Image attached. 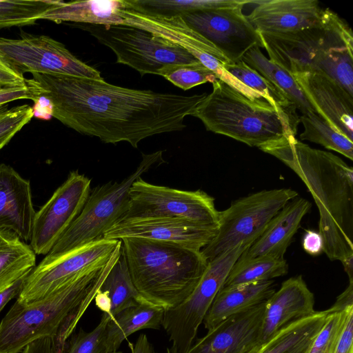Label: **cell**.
<instances>
[{"label": "cell", "mask_w": 353, "mask_h": 353, "mask_svg": "<svg viewBox=\"0 0 353 353\" xmlns=\"http://www.w3.org/2000/svg\"><path fill=\"white\" fill-rule=\"evenodd\" d=\"M35 212L30 181L1 163L0 231H10L23 241H30Z\"/></svg>", "instance_id": "obj_21"}, {"label": "cell", "mask_w": 353, "mask_h": 353, "mask_svg": "<svg viewBox=\"0 0 353 353\" xmlns=\"http://www.w3.org/2000/svg\"><path fill=\"white\" fill-rule=\"evenodd\" d=\"M128 345L131 353H158L145 334H141L135 343Z\"/></svg>", "instance_id": "obj_47"}, {"label": "cell", "mask_w": 353, "mask_h": 353, "mask_svg": "<svg viewBox=\"0 0 353 353\" xmlns=\"http://www.w3.org/2000/svg\"><path fill=\"white\" fill-rule=\"evenodd\" d=\"M300 122L304 127L301 140L320 144L353 160V141L335 130L322 117L307 112L300 117Z\"/></svg>", "instance_id": "obj_33"}, {"label": "cell", "mask_w": 353, "mask_h": 353, "mask_svg": "<svg viewBox=\"0 0 353 353\" xmlns=\"http://www.w3.org/2000/svg\"><path fill=\"white\" fill-rule=\"evenodd\" d=\"M292 77L316 112L353 141V97L321 72L296 73Z\"/></svg>", "instance_id": "obj_18"}, {"label": "cell", "mask_w": 353, "mask_h": 353, "mask_svg": "<svg viewBox=\"0 0 353 353\" xmlns=\"http://www.w3.org/2000/svg\"><path fill=\"white\" fill-rule=\"evenodd\" d=\"M24 75L12 68L0 56V86L25 85Z\"/></svg>", "instance_id": "obj_42"}, {"label": "cell", "mask_w": 353, "mask_h": 353, "mask_svg": "<svg viewBox=\"0 0 353 353\" xmlns=\"http://www.w3.org/2000/svg\"><path fill=\"white\" fill-rule=\"evenodd\" d=\"M8 110V109L7 105L0 106V116L2 115L4 112H6Z\"/></svg>", "instance_id": "obj_52"}, {"label": "cell", "mask_w": 353, "mask_h": 353, "mask_svg": "<svg viewBox=\"0 0 353 353\" xmlns=\"http://www.w3.org/2000/svg\"><path fill=\"white\" fill-rule=\"evenodd\" d=\"M255 5L246 16L258 32H294L323 23L327 9L316 0L252 1Z\"/></svg>", "instance_id": "obj_20"}, {"label": "cell", "mask_w": 353, "mask_h": 353, "mask_svg": "<svg viewBox=\"0 0 353 353\" xmlns=\"http://www.w3.org/2000/svg\"><path fill=\"white\" fill-rule=\"evenodd\" d=\"M27 276L28 275L19 279L9 288L0 291V312L10 301L17 296L18 297L23 287Z\"/></svg>", "instance_id": "obj_45"}, {"label": "cell", "mask_w": 353, "mask_h": 353, "mask_svg": "<svg viewBox=\"0 0 353 353\" xmlns=\"http://www.w3.org/2000/svg\"><path fill=\"white\" fill-rule=\"evenodd\" d=\"M265 302L228 317L197 339L188 353H248L262 344Z\"/></svg>", "instance_id": "obj_17"}, {"label": "cell", "mask_w": 353, "mask_h": 353, "mask_svg": "<svg viewBox=\"0 0 353 353\" xmlns=\"http://www.w3.org/2000/svg\"><path fill=\"white\" fill-rule=\"evenodd\" d=\"M224 68L271 105L285 110L296 111V106L281 91L243 61L235 63H226Z\"/></svg>", "instance_id": "obj_34"}, {"label": "cell", "mask_w": 353, "mask_h": 353, "mask_svg": "<svg viewBox=\"0 0 353 353\" xmlns=\"http://www.w3.org/2000/svg\"><path fill=\"white\" fill-rule=\"evenodd\" d=\"M28 353H29V347H28Z\"/></svg>", "instance_id": "obj_56"}, {"label": "cell", "mask_w": 353, "mask_h": 353, "mask_svg": "<svg viewBox=\"0 0 353 353\" xmlns=\"http://www.w3.org/2000/svg\"><path fill=\"white\" fill-rule=\"evenodd\" d=\"M289 167L305 183L319 212V232L330 261L353 256V169L332 152L285 136L259 148Z\"/></svg>", "instance_id": "obj_2"}, {"label": "cell", "mask_w": 353, "mask_h": 353, "mask_svg": "<svg viewBox=\"0 0 353 353\" xmlns=\"http://www.w3.org/2000/svg\"><path fill=\"white\" fill-rule=\"evenodd\" d=\"M164 310L146 302L123 310L108 321L105 345L108 352L119 350L121 343L132 334L143 329H159Z\"/></svg>", "instance_id": "obj_27"}, {"label": "cell", "mask_w": 353, "mask_h": 353, "mask_svg": "<svg viewBox=\"0 0 353 353\" xmlns=\"http://www.w3.org/2000/svg\"><path fill=\"white\" fill-rule=\"evenodd\" d=\"M0 87H1V86H0Z\"/></svg>", "instance_id": "obj_57"}, {"label": "cell", "mask_w": 353, "mask_h": 353, "mask_svg": "<svg viewBox=\"0 0 353 353\" xmlns=\"http://www.w3.org/2000/svg\"><path fill=\"white\" fill-rule=\"evenodd\" d=\"M217 228L175 218L122 219L108 230L103 239L141 238L178 244L200 250L214 238Z\"/></svg>", "instance_id": "obj_16"}, {"label": "cell", "mask_w": 353, "mask_h": 353, "mask_svg": "<svg viewBox=\"0 0 353 353\" xmlns=\"http://www.w3.org/2000/svg\"><path fill=\"white\" fill-rule=\"evenodd\" d=\"M212 88L192 114L207 130L257 148L296 135L300 122L296 111L275 107L265 99H251L219 79Z\"/></svg>", "instance_id": "obj_6"}, {"label": "cell", "mask_w": 353, "mask_h": 353, "mask_svg": "<svg viewBox=\"0 0 353 353\" xmlns=\"http://www.w3.org/2000/svg\"><path fill=\"white\" fill-rule=\"evenodd\" d=\"M59 0L0 1V28L33 25Z\"/></svg>", "instance_id": "obj_35"}, {"label": "cell", "mask_w": 353, "mask_h": 353, "mask_svg": "<svg viewBox=\"0 0 353 353\" xmlns=\"http://www.w3.org/2000/svg\"><path fill=\"white\" fill-rule=\"evenodd\" d=\"M328 310L292 321L262 343L259 353H307L323 326Z\"/></svg>", "instance_id": "obj_26"}, {"label": "cell", "mask_w": 353, "mask_h": 353, "mask_svg": "<svg viewBox=\"0 0 353 353\" xmlns=\"http://www.w3.org/2000/svg\"><path fill=\"white\" fill-rule=\"evenodd\" d=\"M32 117V107L28 104L13 107L1 115L0 145H7Z\"/></svg>", "instance_id": "obj_39"}, {"label": "cell", "mask_w": 353, "mask_h": 353, "mask_svg": "<svg viewBox=\"0 0 353 353\" xmlns=\"http://www.w3.org/2000/svg\"><path fill=\"white\" fill-rule=\"evenodd\" d=\"M0 56L22 74H55L103 80L100 72L77 58L62 43L46 35L21 32L18 39L0 37Z\"/></svg>", "instance_id": "obj_12"}, {"label": "cell", "mask_w": 353, "mask_h": 353, "mask_svg": "<svg viewBox=\"0 0 353 353\" xmlns=\"http://www.w3.org/2000/svg\"><path fill=\"white\" fill-rule=\"evenodd\" d=\"M275 291L272 280L221 288L204 317L205 328L210 330L228 317L267 301Z\"/></svg>", "instance_id": "obj_24"}, {"label": "cell", "mask_w": 353, "mask_h": 353, "mask_svg": "<svg viewBox=\"0 0 353 353\" xmlns=\"http://www.w3.org/2000/svg\"><path fill=\"white\" fill-rule=\"evenodd\" d=\"M100 290L106 292L110 299V317L111 319L126 307L138 303L145 302L132 282L122 250L119 258L110 270Z\"/></svg>", "instance_id": "obj_30"}, {"label": "cell", "mask_w": 353, "mask_h": 353, "mask_svg": "<svg viewBox=\"0 0 353 353\" xmlns=\"http://www.w3.org/2000/svg\"><path fill=\"white\" fill-rule=\"evenodd\" d=\"M243 7L196 11L181 17L211 42L230 63H235L252 48H262L259 34L243 13Z\"/></svg>", "instance_id": "obj_15"}, {"label": "cell", "mask_w": 353, "mask_h": 353, "mask_svg": "<svg viewBox=\"0 0 353 353\" xmlns=\"http://www.w3.org/2000/svg\"><path fill=\"white\" fill-rule=\"evenodd\" d=\"M166 353H175V352L170 348H167Z\"/></svg>", "instance_id": "obj_53"}, {"label": "cell", "mask_w": 353, "mask_h": 353, "mask_svg": "<svg viewBox=\"0 0 353 353\" xmlns=\"http://www.w3.org/2000/svg\"><path fill=\"white\" fill-rule=\"evenodd\" d=\"M253 242L241 243L208 263L199 283L180 304L164 310L161 326L175 353H188L205 316L233 265Z\"/></svg>", "instance_id": "obj_9"}, {"label": "cell", "mask_w": 353, "mask_h": 353, "mask_svg": "<svg viewBox=\"0 0 353 353\" xmlns=\"http://www.w3.org/2000/svg\"><path fill=\"white\" fill-rule=\"evenodd\" d=\"M121 250L142 299L168 310L185 301L201 279L208 261L201 251L141 238H123Z\"/></svg>", "instance_id": "obj_4"}, {"label": "cell", "mask_w": 353, "mask_h": 353, "mask_svg": "<svg viewBox=\"0 0 353 353\" xmlns=\"http://www.w3.org/2000/svg\"><path fill=\"white\" fill-rule=\"evenodd\" d=\"M167 217L218 228L219 211L205 192L182 190L137 179L129 192V206L122 219ZM121 219V220H122Z\"/></svg>", "instance_id": "obj_11"}, {"label": "cell", "mask_w": 353, "mask_h": 353, "mask_svg": "<svg viewBox=\"0 0 353 353\" xmlns=\"http://www.w3.org/2000/svg\"><path fill=\"white\" fill-rule=\"evenodd\" d=\"M36 266V254L14 233L0 231V291L28 275Z\"/></svg>", "instance_id": "obj_28"}, {"label": "cell", "mask_w": 353, "mask_h": 353, "mask_svg": "<svg viewBox=\"0 0 353 353\" xmlns=\"http://www.w3.org/2000/svg\"><path fill=\"white\" fill-rule=\"evenodd\" d=\"M341 262L347 274L349 282H353V256H348Z\"/></svg>", "instance_id": "obj_50"}, {"label": "cell", "mask_w": 353, "mask_h": 353, "mask_svg": "<svg viewBox=\"0 0 353 353\" xmlns=\"http://www.w3.org/2000/svg\"><path fill=\"white\" fill-rule=\"evenodd\" d=\"M157 74L183 90L205 83L212 84L219 80L216 74L201 62L167 65L159 69Z\"/></svg>", "instance_id": "obj_36"}, {"label": "cell", "mask_w": 353, "mask_h": 353, "mask_svg": "<svg viewBox=\"0 0 353 353\" xmlns=\"http://www.w3.org/2000/svg\"><path fill=\"white\" fill-rule=\"evenodd\" d=\"M261 345H259L258 346L255 347L254 348H253L252 350H250L249 352L248 353H259V350H260V348L261 347Z\"/></svg>", "instance_id": "obj_51"}, {"label": "cell", "mask_w": 353, "mask_h": 353, "mask_svg": "<svg viewBox=\"0 0 353 353\" xmlns=\"http://www.w3.org/2000/svg\"><path fill=\"white\" fill-rule=\"evenodd\" d=\"M30 353H52V343L49 341H41L34 344ZM107 353H123L121 351L108 352Z\"/></svg>", "instance_id": "obj_49"}, {"label": "cell", "mask_w": 353, "mask_h": 353, "mask_svg": "<svg viewBox=\"0 0 353 353\" xmlns=\"http://www.w3.org/2000/svg\"><path fill=\"white\" fill-rule=\"evenodd\" d=\"M19 99H29L34 102V97L26 84L25 85L0 87V106Z\"/></svg>", "instance_id": "obj_41"}, {"label": "cell", "mask_w": 353, "mask_h": 353, "mask_svg": "<svg viewBox=\"0 0 353 353\" xmlns=\"http://www.w3.org/2000/svg\"><path fill=\"white\" fill-rule=\"evenodd\" d=\"M101 44L111 49L117 63L130 66L139 72L157 74L170 64L200 62L181 47L148 31L125 25L83 24Z\"/></svg>", "instance_id": "obj_10"}, {"label": "cell", "mask_w": 353, "mask_h": 353, "mask_svg": "<svg viewBox=\"0 0 353 353\" xmlns=\"http://www.w3.org/2000/svg\"><path fill=\"white\" fill-rule=\"evenodd\" d=\"M121 252V243L110 255L49 295L25 305L16 300L0 321V353H21L37 340L54 337L72 309L101 288Z\"/></svg>", "instance_id": "obj_5"}, {"label": "cell", "mask_w": 353, "mask_h": 353, "mask_svg": "<svg viewBox=\"0 0 353 353\" xmlns=\"http://www.w3.org/2000/svg\"><path fill=\"white\" fill-rule=\"evenodd\" d=\"M94 301L98 309L103 312V314L110 315L111 301L106 292L99 289L94 296Z\"/></svg>", "instance_id": "obj_48"}, {"label": "cell", "mask_w": 353, "mask_h": 353, "mask_svg": "<svg viewBox=\"0 0 353 353\" xmlns=\"http://www.w3.org/2000/svg\"><path fill=\"white\" fill-rule=\"evenodd\" d=\"M353 305V282H349L346 289L337 297L335 303L329 309L341 311Z\"/></svg>", "instance_id": "obj_46"}, {"label": "cell", "mask_w": 353, "mask_h": 353, "mask_svg": "<svg viewBox=\"0 0 353 353\" xmlns=\"http://www.w3.org/2000/svg\"><path fill=\"white\" fill-rule=\"evenodd\" d=\"M297 195L289 188L263 190L234 201L219 211L216 234L201 253L209 261L241 243L254 242L271 219Z\"/></svg>", "instance_id": "obj_8"}, {"label": "cell", "mask_w": 353, "mask_h": 353, "mask_svg": "<svg viewBox=\"0 0 353 353\" xmlns=\"http://www.w3.org/2000/svg\"><path fill=\"white\" fill-rule=\"evenodd\" d=\"M21 353H28V345Z\"/></svg>", "instance_id": "obj_54"}, {"label": "cell", "mask_w": 353, "mask_h": 353, "mask_svg": "<svg viewBox=\"0 0 353 353\" xmlns=\"http://www.w3.org/2000/svg\"><path fill=\"white\" fill-rule=\"evenodd\" d=\"M91 179L78 170L35 212L30 246L36 254H48L81 212L91 190Z\"/></svg>", "instance_id": "obj_13"}, {"label": "cell", "mask_w": 353, "mask_h": 353, "mask_svg": "<svg viewBox=\"0 0 353 353\" xmlns=\"http://www.w3.org/2000/svg\"><path fill=\"white\" fill-rule=\"evenodd\" d=\"M32 112L33 117L50 120L52 117L53 105L48 98L39 96L34 101Z\"/></svg>", "instance_id": "obj_44"}, {"label": "cell", "mask_w": 353, "mask_h": 353, "mask_svg": "<svg viewBox=\"0 0 353 353\" xmlns=\"http://www.w3.org/2000/svg\"><path fill=\"white\" fill-rule=\"evenodd\" d=\"M110 316L103 314L98 325L86 332L82 328L68 340L62 353H107L106 327Z\"/></svg>", "instance_id": "obj_37"}, {"label": "cell", "mask_w": 353, "mask_h": 353, "mask_svg": "<svg viewBox=\"0 0 353 353\" xmlns=\"http://www.w3.org/2000/svg\"><path fill=\"white\" fill-rule=\"evenodd\" d=\"M301 243L303 249L310 255L317 256L323 252V239L319 232L306 230Z\"/></svg>", "instance_id": "obj_43"}, {"label": "cell", "mask_w": 353, "mask_h": 353, "mask_svg": "<svg viewBox=\"0 0 353 353\" xmlns=\"http://www.w3.org/2000/svg\"><path fill=\"white\" fill-rule=\"evenodd\" d=\"M5 145H0V150L2 149Z\"/></svg>", "instance_id": "obj_55"}, {"label": "cell", "mask_w": 353, "mask_h": 353, "mask_svg": "<svg viewBox=\"0 0 353 353\" xmlns=\"http://www.w3.org/2000/svg\"><path fill=\"white\" fill-rule=\"evenodd\" d=\"M120 243L102 238L59 257L42 259L26 276L17 301L28 304L57 291L85 268L110 255Z\"/></svg>", "instance_id": "obj_14"}, {"label": "cell", "mask_w": 353, "mask_h": 353, "mask_svg": "<svg viewBox=\"0 0 353 353\" xmlns=\"http://www.w3.org/2000/svg\"><path fill=\"white\" fill-rule=\"evenodd\" d=\"M270 60L290 74L321 72L353 97V37L351 29L327 9L322 23L301 30L259 32Z\"/></svg>", "instance_id": "obj_3"}, {"label": "cell", "mask_w": 353, "mask_h": 353, "mask_svg": "<svg viewBox=\"0 0 353 353\" xmlns=\"http://www.w3.org/2000/svg\"><path fill=\"white\" fill-rule=\"evenodd\" d=\"M138 9L166 17L182 16L196 11L235 8L249 4L250 0H128Z\"/></svg>", "instance_id": "obj_31"}, {"label": "cell", "mask_w": 353, "mask_h": 353, "mask_svg": "<svg viewBox=\"0 0 353 353\" xmlns=\"http://www.w3.org/2000/svg\"><path fill=\"white\" fill-rule=\"evenodd\" d=\"M314 295L301 275L284 281L265 302L261 343L289 323L312 314Z\"/></svg>", "instance_id": "obj_23"}, {"label": "cell", "mask_w": 353, "mask_h": 353, "mask_svg": "<svg viewBox=\"0 0 353 353\" xmlns=\"http://www.w3.org/2000/svg\"><path fill=\"white\" fill-rule=\"evenodd\" d=\"M311 206L310 201L301 197H296L288 202L235 263L240 264L260 257L284 258L287 248Z\"/></svg>", "instance_id": "obj_22"}, {"label": "cell", "mask_w": 353, "mask_h": 353, "mask_svg": "<svg viewBox=\"0 0 353 353\" xmlns=\"http://www.w3.org/2000/svg\"><path fill=\"white\" fill-rule=\"evenodd\" d=\"M125 0L59 1L46 11L39 19L60 23L65 21L84 24L123 25L120 12Z\"/></svg>", "instance_id": "obj_25"}, {"label": "cell", "mask_w": 353, "mask_h": 353, "mask_svg": "<svg viewBox=\"0 0 353 353\" xmlns=\"http://www.w3.org/2000/svg\"><path fill=\"white\" fill-rule=\"evenodd\" d=\"M26 79L35 100L53 105L52 117L105 143H129L137 148L150 136L181 131L207 94L181 95L117 86L104 80L32 73Z\"/></svg>", "instance_id": "obj_1"}, {"label": "cell", "mask_w": 353, "mask_h": 353, "mask_svg": "<svg viewBox=\"0 0 353 353\" xmlns=\"http://www.w3.org/2000/svg\"><path fill=\"white\" fill-rule=\"evenodd\" d=\"M333 353H353V307L347 312Z\"/></svg>", "instance_id": "obj_40"}, {"label": "cell", "mask_w": 353, "mask_h": 353, "mask_svg": "<svg viewBox=\"0 0 353 353\" xmlns=\"http://www.w3.org/2000/svg\"><path fill=\"white\" fill-rule=\"evenodd\" d=\"M352 307L353 305L341 311L327 309L329 314L326 321L314 339L307 353H333L347 312Z\"/></svg>", "instance_id": "obj_38"}, {"label": "cell", "mask_w": 353, "mask_h": 353, "mask_svg": "<svg viewBox=\"0 0 353 353\" xmlns=\"http://www.w3.org/2000/svg\"><path fill=\"white\" fill-rule=\"evenodd\" d=\"M242 61L281 91L303 114L316 112L292 75L268 59L259 47L250 50Z\"/></svg>", "instance_id": "obj_29"}, {"label": "cell", "mask_w": 353, "mask_h": 353, "mask_svg": "<svg viewBox=\"0 0 353 353\" xmlns=\"http://www.w3.org/2000/svg\"><path fill=\"white\" fill-rule=\"evenodd\" d=\"M288 272V264L284 258H256L245 263H234L222 288L270 281L285 275Z\"/></svg>", "instance_id": "obj_32"}, {"label": "cell", "mask_w": 353, "mask_h": 353, "mask_svg": "<svg viewBox=\"0 0 353 353\" xmlns=\"http://www.w3.org/2000/svg\"><path fill=\"white\" fill-rule=\"evenodd\" d=\"M163 161L162 151L143 154L135 171L122 181H110L92 189L79 214L43 259L59 257L102 239L128 211L132 183L153 165Z\"/></svg>", "instance_id": "obj_7"}, {"label": "cell", "mask_w": 353, "mask_h": 353, "mask_svg": "<svg viewBox=\"0 0 353 353\" xmlns=\"http://www.w3.org/2000/svg\"><path fill=\"white\" fill-rule=\"evenodd\" d=\"M121 9L123 25L148 31L185 49L196 59L208 54L223 64L230 63L223 54L208 40L190 28L181 16L166 17L132 6L128 0Z\"/></svg>", "instance_id": "obj_19"}]
</instances>
